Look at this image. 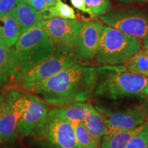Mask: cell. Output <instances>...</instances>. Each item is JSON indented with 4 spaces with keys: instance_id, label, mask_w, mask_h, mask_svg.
Returning a JSON list of instances; mask_svg holds the SVG:
<instances>
[{
    "instance_id": "6da1fadb",
    "label": "cell",
    "mask_w": 148,
    "mask_h": 148,
    "mask_svg": "<svg viewBox=\"0 0 148 148\" xmlns=\"http://www.w3.org/2000/svg\"><path fill=\"white\" fill-rule=\"evenodd\" d=\"M96 79L97 68L79 62L45 79L21 85L48 104L62 106L88 101L93 95Z\"/></svg>"
},
{
    "instance_id": "7a4b0ae2",
    "label": "cell",
    "mask_w": 148,
    "mask_h": 148,
    "mask_svg": "<svg viewBox=\"0 0 148 148\" xmlns=\"http://www.w3.org/2000/svg\"><path fill=\"white\" fill-rule=\"evenodd\" d=\"M97 68L93 95L119 101L143 99L148 95V77L129 71L123 64H102Z\"/></svg>"
},
{
    "instance_id": "3957f363",
    "label": "cell",
    "mask_w": 148,
    "mask_h": 148,
    "mask_svg": "<svg viewBox=\"0 0 148 148\" xmlns=\"http://www.w3.org/2000/svg\"><path fill=\"white\" fill-rule=\"evenodd\" d=\"M29 135L38 148H82L75 137L74 125L53 108Z\"/></svg>"
},
{
    "instance_id": "277c9868",
    "label": "cell",
    "mask_w": 148,
    "mask_h": 148,
    "mask_svg": "<svg viewBox=\"0 0 148 148\" xmlns=\"http://www.w3.org/2000/svg\"><path fill=\"white\" fill-rule=\"evenodd\" d=\"M139 40L108 25H103L96 61L101 64H124L141 48Z\"/></svg>"
},
{
    "instance_id": "5b68a950",
    "label": "cell",
    "mask_w": 148,
    "mask_h": 148,
    "mask_svg": "<svg viewBox=\"0 0 148 148\" xmlns=\"http://www.w3.org/2000/svg\"><path fill=\"white\" fill-rule=\"evenodd\" d=\"M10 49L19 61L23 73L50 57L56 48L39 23L33 28L21 33Z\"/></svg>"
},
{
    "instance_id": "8992f818",
    "label": "cell",
    "mask_w": 148,
    "mask_h": 148,
    "mask_svg": "<svg viewBox=\"0 0 148 148\" xmlns=\"http://www.w3.org/2000/svg\"><path fill=\"white\" fill-rule=\"evenodd\" d=\"M26 106L25 92L9 90L0 104V142L10 143L18 138V123Z\"/></svg>"
},
{
    "instance_id": "52a82bcc",
    "label": "cell",
    "mask_w": 148,
    "mask_h": 148,
    "mask_svg": "<svg viewBox=\"0 0 148 148\" xmlns=\"http://www.w3.org/2000/svg\"><path fill=\"white\" fill-rule=\"evenodd\" d=\"M75 48H56L50 57L22 73L21 83H32L45 79L66 67L80 62Z\"/></svg>"
},
{
    "instance_id": "ba28073f",
    "label": "cell",
    "mask_w": 148,
    "mask_h": 148,
    "mask_svg": "<svg viewBox=\"0 0 148 148\" xmlns=\"http://www.w3.org/2000/svg\"><path fill=\"white\" fill-rule=\"evenodd\" d=\"M99 18L108 26L136 39L143 41L148 38V20L145 12L137 8L110 12Z\"/></svg>"
},
{
    "instance_id": "9c48e42d",
    "label": "cell",
    "mask_w": 148,
    "mask_h": 148,
    "mask_svg": "<svg viewBox=\"0 0 148 148\" xmlns=\"http://www.w3.org/2000/svg\"><path fill=\"white\" fill-rule=\"evenodd\" d=\"M84 21L58 17L42 18L40 23L56 48H75Z\"/></svg>"
},
{
    "instance_id": "30bf717a",
    "label": "cell",
    "mask_w": 148,
    "mask_h": 148,
    "mask_svg": "<svg viewBox=\"0 0 148 148\" xmlns=\"http://www.w3.org/2000/svg\"><path fill=\"white\" fill-rule=\"evenodd\" d=\"M102 114L107 126V134L120 130L132 129L147 121L140 106L110 108L100 105L94 106Z\"/></svg>"
},
{
    "instance_id": "8fae6325",
    "label": "cell",
    "mask_w": 148,
    "mask_h": 148,
    "mask_svg": "<svg viewBox=\"0 0 148 148\" xmlns=\"http://www.w3.org/2000/svg\"><path fill=\"white\" fill-rule=\"evenodd\" d=\"M26 106L18 123V133L29 136L44 119L50 110L49 104L36 95L25 92Z\"/></svg>"
},
{
    "instance_id": "7c38bea8",
    "label": "cell",
    "mask_w": 148,
    "mask_h": 148,
    "mask_svg": "<svg viewBox=\"0 0 148 148\" xmlns=\"http://www.w3.org/2000/svg\"><path fill=\"white\" fill-rule=\"evenodd\" d=\"M103 25L102 22L99 21H84L75 47L82 60H92L95 57Z\"/></svg>"
},
{
    "instance_id": "4fadbf2b",
    "label": "cell",
    "mask_w": 148,
    "mask_h": 148,
    "mask_svg": "<svg viewBox=\"0 0 148 148\" xmlns=\"http://www.w3.org/2000/svg\"><path fill=\"white\" fill-rule=\"evenodd\" d=\"M22 69L19 61L10 47L0 43V90L14 88L21 82Z\"/></svg>"
},
{
    "instance_id": "5bb4252c",
    "label": "cell",
    "mask_w": 148,
    "mask_h": 148,
    "mask_svg": "<svg viewBox=\"0 0 148 148\" xmlns=\"http://www.w3.org/2000/svg\"><path fill=\"white\" fill-rule=\"evenodd\" d=\"M21 34L13 12L0 16V43L12 47Z\"/></svg>"
},
{
    "instance_id": "9a60e30c",
    "label": "cell",
    "mask_w": 148,
    "mask_h": 148,
    "mask_svg": "<svg viewBox=\"0 0 148 148\" xmlns=\"http://www.w3.org/2000/svg\"><path fill=\"white\" fill-rule=\"evenodd\" d=\"M93 108L94 106L90 103L83 101L71 103L53 109L56 113L74 125L79 122L84 121Z\"/></svg>"
},
{
    "instance_id": "2e32d148",
    "label": "cell",
    "mask_w": 148,
    "mask_h": 148,
    "mask_svg": "<svg viewBox=\"0 0 148 148\" xmlns=\"http://www.w3.org/2000/svg\"><path fill=\"white\" fill-rule=\"evenodd\" d=\"M148 121L132 129L120 130L105 134L101 139L100 148H124L127 143L147 125Z\"/></svg>"
},
{
    "instance_id": "e0dca14e",
    "label": "cell",
    "mask_w": 148,
    "mask_h": 148,
    "mask_svg": "<svg viewBox=\"0 0 148 148\" xmlns=\"http://www.w3.org/2000/svg\"><path fill=\"white\" fill-rule=\"evenodd\" d=\"M12 12L17 20L21 33L36 26L42 19L41 16L29 3L24 1H19Z\"/></svg>"
},
{
    "instance_id": "ac0fdd59",
    "label": "cell",
    "mask_w": 148,
    "mask_h": 148,
    "mask_svg": "<svg viewBox=\"0 0 148 148\" xmlns=\"http://www.w3.org/2000/svg\"><path fill=\"white\" fill-rule=\"evenodd\" d=\"M84 122L88 133L96 140L101 141L107 130L106 122L102 114L94 107Z\"/></svg>"
},
{
    "instance_id": "d6986e66",
    "label": "cell",
    "mask_w": 148,
    "mask_h": 148,
    "mask_svg": "<svg viewBox=\"0 0 148 148\" xmlns=\"http://www.w3.org/2000/svg\"><path fill=\"white\" fill-rule=\"evenodd\" d=\"M123 64L129 71L148 77V49L141 47Z\"/></svg>"
},
{
    "instance_id": "ffe728a7",
    "label": "cell",
    "mask_w": 148,
    "mask_h": 148,
    "mask_svg": "<svg viewBox=\"0 0 148 148\" xmlns=\"http://www.w3.org/2000/svg\"><path fill=\"white\" fill-rule=\"evenodd\" d=\"M76 139L82 148H99L100 142L90 135L85 126L84 122H79L74 125Z\"/></svg>"
},
{
    "instance_id": "44dd1931",
    "label": "cell",
    "mask_w": 148,
    "mask_h": 148,
    "mask_svg": "<svg viewBox=\"0 0 148 148\" xmlns=\"http://www.w3.org/2000/svg\"><path fill=\"white\" fill-rule=\"evenodd\" d=\"M58 17L67 19H76L75 12L73 8L62 1H59L52 7L47 9L43 18Z\"/></svg>"
},
{
    "instance_id": "7402d4cb",
    "label": "cell",
    "mask_w": 148,
    "mask_h": 148,
    "mask_svg": "<svg viewBox=\"0 0 148 148\" xmlns=\"http://www.w3.org/2000/svg\"><path fill=\"white\" fill-rule=\"evenodd\" d=\"M86 8L89 10L91 18L99 17L108 13L112 10V3L110 0H84Z\"/></svg>"
},
{
    "instance_id": "603a6c76",
    "label": "cell",
    "mask_w": 148,
    "mask_h": 148,
    "mask_svg": "<svg viewBox=\"0 0 148 148\" xmlns=\"http://www.w3.org/2000/svg\"><path fill=\"white\" fill-rule=\"evenodd\" d=\"M147 125L130 140L124 148H148V130H147Z\"/></svg>"
},
{
    "instance_id": "cb8c5ba5",
    "label": "cell",
    "mask_w": 148,
    "mask_h": 148,
    "mask_svg": "<svg viewBox=\"0 0 148 148\" xmlns=\"http://www.w3.org/2000/svg\"><path fill=\"white\" fill-rule=\"evenodd\" d=\"M19 0H0V16L12 12Z\"/></svg>"
},
{
    "instance_id": "d4e9b609",
    "label": "cell",
    "mask_w": 148,
    "mask_h": 148,
    "mask_svg": "<svg viewBox=\"0 0 148 148\" xmlns=\"http://www.w3.org/2000/svg\"><path fill=\"white\" fill-rule=\"evenodd\" d=\"M29 4L37 13L41 16L42 19L45 16V12L47 10L44 0H30Z\"/></svg>"
},
{
    "instance_id": "484cf974",
    "label": "cell",
    "mask_w": 148,
    "mask_h": 148,
    "mask_svg": "<svg viewBox=\"0 0 148 148\" xmlns=\"http://www.w3.org/2000/svg\"><path fill=\"white\" fill-rule=\"evenodd\" d=\"M70 1H71V3L74 8L82 11L83 12H85V13H87L89 15L90 12L86 8L84 0H70Z\"/></svg>"
},
{
    "instance_id": "4316f807",
    "label": "cell",
    "mask_w": 148,
    "mask_h": 148,
    "mask_svg": "<svg viewBox=\"0 0 148 148\" xmlns=\"http://www.w3.org/2000/svg\"><path fill=\"white\" fill-rule=\"evenodd\" d=\"M140 108H141L146 119L148 121V95L143 99V101L140 104Z\"/></svg>"
},
{
    "instance_id": "83f0119b",
    "label": "cell",
    "mask_w": 148,
    "mask_h": 148,
    "mask_svg": "<svg viewBox=\"0 0 148 148\" xmlns=\"http://www.w3.org/2000/svg\"><path fill=\"white\" fill-rule=\"evenodd\" d=\"M59 1H61V0H44V1L45 3V5L47 9L50 8V7L53 6Z\"/></svg>"
},
{
    "instance_id": "f1b7e54d",
    "label": "cell",
    "mask_w": 148,
    "mask_h": 148,
    "mask_svg": "<svg viewBox=\"0 0 148 148\" xmlns=\"http://www.w3.org/2000/svg\"><path fill=\"white\" fill-rule=\"evenodd\" d=\"M115 1L120 3H121V4L128 5V4H131V3L134 2L135 0H115Z\"/></svg>"
},
{
    "instance_id": "f546056e",
    "label": "cell",
    "mask_w": 148,
    "mask_h": 148,
    "mask_svg": "<svg viewBox=\"0 0 148 148\" xmlns=\"http://www.w3.org/2000/svg\"><path fill=\"white\" fill-rule=\"evenodd\" d=\"M0 148H16V147H14L13 146L10 145H3L0 146Z\"/></svg>"
},
{
    "instance_id": "4dcf8cb0",
    "label": "cell",
    "mask_w": 148,
    "mask_h": 148,
    "mask_svg": "<svg viewBox=\"0 0 148 148\" xmlns=\"http://www.w3.org/2000/svg\"><path fill=\"white\" fill-rule=\"evenodd\" d=\"M142 42H143L144 47L147 48V49H148V38H147V39H146V40H144L143 41H142Z\"/></svg>"
},
{
    "instance_id": "1f68e13d",
    "label": "cell",
    "mask_w": 148,
    "mask_h": 148,
    "mask_svg": "<svg viewBox=\"0 0 148 148\" xmlns=\"http://www.w3.org/2000/svg\"><path fill=\"white\" fill-rule=\"evenodd\" d=\"M137 1L140 3H145L148 2V0H137Z\"/></svg>"
},
{
    "instance_id": "d6a6232c",
    "label": "cell",
    "mask_w": 148,
    "mask_h": 148,
    "mask_svg": "<svg viewBox=\"0 0 148 148\" xmlns=\"http://www.w3.org/2000/svg\"><path fill=\"white\" fill-rule=\"evenodd\" d=\"M20 1H24V2H26L27 3H29V1H30V0H19Z\"/></svg>"
},
{
    "instance_id": "836d02e7",
    "label": "cell",
    "mask_w": 148,
    "mask_h": 148,
    "mask_svg": "<svg viewBox=\"0 0 148 148\" xmlns=\"http://www.w3.org/2000/svg\"><path fill=\"white\" fill-rule=\"evenodd\" d=\"M145 14H146V17H147V20H148V7H147V10H146Z\"/></svg>"
},
{
    "instance_id": "e575fe53",
    "label": "cell",
    "mask_w": 148,
    "mask_h": 148,
    "mask_svg": "<svg viewBox=\"0 0 148 148\" xmlns=\"http://www.w3.org/2000/svg\"><path fill=\"white\" fill-rule=\"evenodd\" d=\"M2 99H3V96L2 95H0V104H1V101H2Z\"/></svg>"
},
{
    "instance_id": "d590c367",
    "label": "cell",
    "mask_w": 148,
    "mask_h": 148,
    "mask_svg": "<svg viewBox=\"0 0 148 148\" xmlns=\"http://www.w3.org/2000/svg\"><path fill=\"white\" fill-rule=\"evenodd\" d=\"M147 130H148V124H147Z\"/></svg>"
}]
</instances>
